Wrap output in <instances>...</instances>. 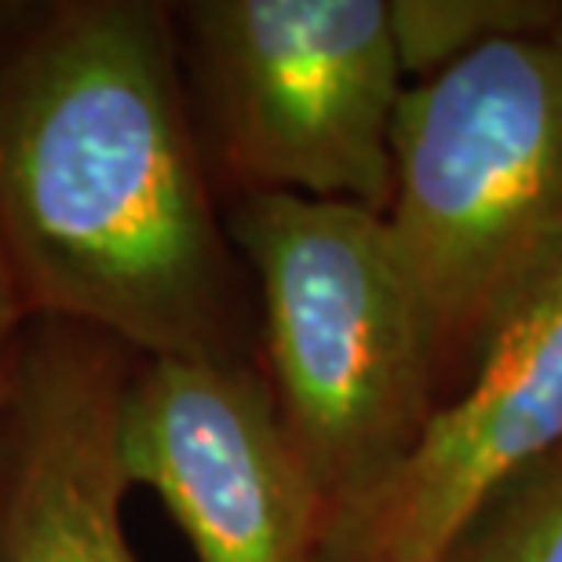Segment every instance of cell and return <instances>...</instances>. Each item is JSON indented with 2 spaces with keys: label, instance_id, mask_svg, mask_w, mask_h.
<instances>
[{
  "label": "cell",
  "instance_id": "obj_2",
  "mask_svg": "<svg viewBox=\"0 0 562 562\" xmlns=\"http://www.w3.org/2000/svg\"><path fill=\"white\" fill-rule=\"evenodd\" d=\"M391 168L384 220L446 402L562 249V30L413 81Z\"/></svg>",
  "mask_w": 562,
  "mask_h": 562
},
{
  "label": "cell",
  "instance_id": "obj_10",
  "mask_svg": "<svg viewBox=\"0 0 562 562\" xmlns=\"http://www.w3.org/2000/svg\"><path fill=\"white\" fill-rule=\"evenodd\" d=\"M30 322H33V314L26 303V292H22L15 260H11L4 231H0V369H4L11 347H15V340Z\"/></svg>",
  "mask_w": 562,
  "mask_h": 562
},
{
  "label": "cell",
  "instance_id": "obj_3",
  "mask_svg": "<svg viewBox=\"0 0 562 562\" xmlns=\"http://www.w3.org/2000/svg\"><path fill=\"white\" fill-rule=\"evenodd\" d=\"M260 300L263 376L333 515L369 497L442 406L420 303L384 212L292 194L223 209Z\"/></svg>",
  "mask_w": 562,
  "mask_h": 562
},
{
  "label": "cell",
  "instance_id": "obj_1",
  "mask_svg": "<svg viewBox=\"0 0 562 562\" xmlns=\"http://www.w3.org/2000/svg\"><path fill=\"white\" fill-rule=\"evenodd\" d=\"M0 231L33 318L260 358L165 0H0Z\"/></svg>",
  "mask_w": 562,
  "mask_h": 562
},
{
  "label": "cell",
  "instance_id": "obj_8",
  "mask_svg": "<svg viewBox=\"0 0 562 562\" xmlns=\"http://www.w3.org/2000/svg\"><path fill=\"white\" fill-rule=\"evenodd\" d=\"M406 81H424L493 41L562 30L548 0H387Z\"/></svg>",
  "mask_w": 562,
  "mask_h": 562
},
{
  "label": "cell",
  "instance_id": "obj_4",
  "mask_svg": "<svg viewBox=\"0 0 562 562\" xmlns=\"http://www.w3.org/2000/svg\"><path fill=\"white\" fill-rule=\"evenodd\" d=\"M209 183L223 201L292 194L391 205L406 74L387 0L172 4Z\"/></svg>",
  "mask_w": 562,
  "mask_h": 562
},
{
  "label": "cell",
  "instance_id": "obj_7",
  "mask_svg": "<svg viewBox=\"0 0 562 562\" xmlns=\"http://www.w3.org/2000/svg\"><path fill=\"white\" fill-rule=\"evenodd\" d=\"M139 355L33 318L0 369V562H136L121 406Z\"/></svg>",
  "mask_w": 562,
  "mask_h": 562
},
{
  "label": "cell",
  "instance_id": "obj_9",
  "mask_svg": "<svg viewBox=\"0 0 562 562\" xmlns=\"http://www.w3.org/2000/svg\"><path fill=\"white\" fill-rule=\"evenodd\" d=\"M438 562H562V449L501 482Z\"/></svg>",
  "mask_w": 562,
  "mask_h": 562
},
{
  "label": "cell",
  "instance_id": "obj_5",
  "mask_svg": "<svg viewBox=\"0 0 562 562\" xmlns=\"http://www.w3.org/2000/svg\"><path fill=\"white\" fill-rule=\"evenodd\" d=\"M121 460L154 490L194 562H318L329 504L281 427L256 362L139 358Z\"/></svg>",
  "mask_w": 562,
  "mask_h": 562
},
{
  "label": "cell",
  "instance_id": "obj_6",
  "mask_svg": "<svg viewBox=\"0 0 562 562\" xmlns=\"http://www.w3.org/2000/svg\"><path fill=\"white\" fill-rule=\"evenodd\" d=\"M562 449V249L417 446L333 515L318 562H438L501 482Z\"/></svg>",
  "mask_w": 562,
  "mask_h": 562
}]
</instances>
